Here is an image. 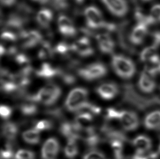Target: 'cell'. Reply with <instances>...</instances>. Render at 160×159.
<instances>
[{
    "label": "cell",
    "mask_w": 160,
    "mask_h": 159,
    "mask_svg": "<svg viewBox=\"0 0 160 159\" xmlns=\"http://www.w3.org/2000/svg\"><path fill=\"white\" fill-rule=\"evenodd\" d=\"M96 38L98 41V47L101 51L104 54L112 53L114 49V42L108 33L98 34Z\"/></svg>",
    "instance_id": "obj_15"
},
{
    "label": "cell",
    "mask_w": 160,
    "mask_h": 159,
    "mask_svg": "<svg viewBox=\"0 0 160 159\" xmlns=\"http://www.w3.org/2000/svg\"><path fill=\"white\" fill-rule=\"evenodd\" d=\"M35 1H38V0H35Z\"/></svg>",
    "instance_id": "obj_44"
},
{
    "label": "cell",
    "mask_w": 160,
    "mask_h": 159,
    "mask_svg": "<svg viewBox=\"0 0 160 159\" xmlns=\"http://www.w3.org/2000/svg\"><path fill=\"white\" fill-rule=\"evenodd\" d=\"M2 134L4 137L9 141L15 139L18 132V128L17 125L12 122L5 123L2 126Z\"/></svg>",
    "instance_id": "obj_22"
},
{
    "label": "cell",
    "mask_w": 160,
    "mask_h": 159,
    "mask_svg": "<svg viewBox=\"0 0 160 159\" xmlns=\"http://www.w3.org/2000/svg\"><path fill=\"white\" fill-rule=\"evenodd\" d=\"M52 12L50 9H42L36 16V20L40 26L43 28H47L52 19Z\"/></svg>",
    "instance_id": "obj_21"
},
{
    "label": "cell",
    "mask_w": 160,
    "mask_h": 159,
    "mask_svg": "<svg viewBox=\"0 0 160 159\" xmlns=\"http://www.w3.org/2000/svg\"><path fill=\"white\" fill-rule=\"evenodd\" d=\"M26 22L17 14H11L4 24L3 31L13 33L18 36L24 30L23 26Z\"/></svg>",
    "instance_id": "obj_10"
},
{
    "label": "cell",
    "mask_w": 160,
    "mask_h": 159,
    "mask_svg": "<svg viewBox=\"0 0 160 159\" xmlns=\"http://www.w3.org/2000/svg\"><path fill=\"white\" fill-rule=\"evenodd\" d=\"M152 37L153 39V44L158 47L160 46V31L154 32L152 34Z\"/></svg>",
    "instance_id": "obj_39"
},
{
    "label": "cell",
    "mask_w": 160,
    "mask_h": 159,
    "mask_svg": "<svg viewBox=\"0 0 160 159\" xmlns=\"http://www.w3.org/2000/svg\"><path fill=\"white\" fill-rule=\"evenodd\" d=\"M62 72L60 69L52 67L48 63H44L38 70L36 71L37 76L44 78H51L58 75Z\"/></svg>",
    "instance_id": "obj_18"
},
{
    "label": "cell",
    "mask_w": 160,
    "mask_h": 159,
    "mask_svg": "<svg viewBox=\"0 0 160 159\" xmlns=\"http://www.w3.org/2000/svg\"><path fill=\"white\" fill-rule=\"evenodd\" d=\"M145 128L149 130H154L160 127V111L150 112L145 117L144 119Z\"/></svg>",
    "instance_id": "obj_20"
},
{
    "label": "cell",
    "mask_w": 160,
    "mask_h": 159,
    "mask_svg": "<svg viewBox=\"0 0 160 159\" xmlns=\"http://www.w3.org/2000/svg\"><path fill=\"white\" fill-rule=\"evenodd\" d=\"M78 153V146L76 140H69L65 147V154L69 159H73Z\"/></svg>",
    "instance_id": "obj_26"
},
{
    "label": "cell",
    "mask_w": 160,
    "mask_h": 159,
    "mask_svg": "<svg viewBox=\"0 0 160 159\" xmlns=\"http://www.w3.org/2000/svg\"><path fill=\"white\" fill-rule=\"evenodd\" d=\"M12 112V110L10 107L6 105H1L0 108V113L2 118L4 119L9 118Z\"/></svg>",
    "instance_id": "obj_38"
},
{
    "label": "cell",
    "mask_w": 160,
    "mask_h": 159,
    "mask_svg": "<svg viewBox=\"0 0 160 159\" xmlns=\"http://www.w3.org/2000/svg\"><path fill=\"white\" fill-rule=\"evenodd\" d=\"M54 52L50 43L47 41H44L42 42L41 47L38 53V57L41 60L49 59L52 57Z\"/></svg>",
    "instance_id": "obj_24"
},
{
    "label": "cell",
    "mask_w": 160,
    "mask_h": 159,
    "mask_svg": "<svg viewBox=\"0 0 160 159\" xmlns=\"http://www.w3.org/2000/svg\"><path fill=\"white\" fill-rule=\"evenodd\" d=\"M15 159H35V154L32 151L20 149L15 154Z\"/></svg>",
    "instance_id": "obj_30"
},
{
    "label": "cell",
    "mask_w": 160,
    "mask_h": 159,
    "mask_svg": "<svg viewBox=\"0 0 160 159\" xmlns=\"http://www.w3.org/2000/svg\"><path fill=\"white\" fill-rule=\"evenodd\" d=\"M58 30L66 37L75 36L77 32L71 20L67 16L60 15L58 18Z\"/></svg>",
    "instance_id": "obj_12"
},
{
    "label": "cell",
    "mask_w": 160,
    "mask_h": 159,
    "mask_svg": "<svg viewBox=\"0 0 160 159\" xmlns=\"http://www.w3.org/2000/svg\"><path fill=\"white\" fill-rule=\"evenodd\" d=\"M22 113L25 116H33L38 111L37 106L33 102L24 103L20 107Z\"/></svg>",
    "instance_id": "obj_27"
},
{
    "label": "cell",
    "mask_w": 160,
    "mask_h": 159,
    "mask_svg": "<svg viewBox=\"0 0 160 159\" xmlns=\"http://www.w3.org/2000/svg\"><path fill=\"white\" fill-rule=\"evenodd\" d=\"M50 0H38L37 1L40 2L42 4H46L47 3H48Z\"/></svg>",
    "instance_id": "obj_41"
},
{
    "label": "cell",
    "mask_w": 160,
    "mask_h": 159,
    "mask_svg": "<svg viewBox=\"0 0 160 159\" xmlns=\"http://www.w3.org/2000/svg\"><path fill=\"white\" fill-rule=\"evenodd\" d=\"M93 116L89 113H80L75 119L74 124L80 130H85L92 128Z\"/></svg>",
    "instance_id": "obj_19"
},
{
    "label": "cell",
    "mask_w": 160,
    "mask_h": 159,
    "mask_svg": "<svg viewBox=\"0 0 160 159\" xmlns=\"http://www.w3.org/2000/svg\"><path fill=\"white\" fill-rule=\"evenodd\" d=\"M60 150V144L55 138H50L44 143L42 149L43 159H55Z\"/></svg>",
    "instance_id": "obj_11"
},
{
    "label": "cell",
    "mask_w": 160,
    "mask_h": 159,
    "mask_svg": "<svg viewBox=\"0 0 160 159\" xmlns=\"http://www.w3.org/2000/svg\"><path fill=\"white\" fill-rule=\"evenodd\" d=\"M158 47L155 45L145 47L141 51L140 54V60L144 62H148L154 56H156L157 54V49Z\"/></svg>",
    "instance_id": "obj_25"
},
{
    "label": "cell",
    "mask_w": 160,
    "mask_h": 159,
    "mask_svg": "<svg viewBox=\"0 0 160 159\" xmlns=\"http://www.w3.org/2000/svg\"><path fill=\"white\" fill-rule=\"evenodd\" d=\"M79 75L88 81H92L103 77L107 73L106 67L101 63H95L79 69Z\"/></svg>",
    "instance_id": "obj_5"
},
{
    "label": "cell",
    "mask_w": 160,
    "mask_h": 159,
    "mask_svg": "<svg viewBox=\"0 0 160 159\" xmlns=\"http://www.w3.org/2000/svg\"><path fill=\"white\" fill-rule=\"evenodd\" d=\"M88 92L84 88H76L71 90L67 97L65 107L71 112H79L87 103Z\"/></svg>",
    "instance_id": "obj_3"
},
{
    "label": "cell",
    "mask_w": 160,
    "mask_h": 159,
    "mask_svg": "<svg viewBox=\"0 0 160 159\" xmlns=\"http://www.w3.org/2000/svg\"><path fill=\"white\" fill-rule=\"evenodd\" d=\"M19 37L22 40V46L24 49L35 47L43 39V36L41 33L36 30L30 31L24 30Z\"/></svg>",
    "instance_id": "obj_7"
},
{
    "label": "cell",
    "mask_w": 160,
    "mask_h": 159,
    "mask_svg": "<svg viewBox=\"0 0 160 159\" xmlns=\"http://www.w3.org/2000/svg\"><path fill=\"white\" fill-rule=\"evenodd\" d=\"M150 18L152 20V24L160 22V4H154L150 9Z\"/></svg>",
    "instance_id": "obj_28"
},
{
    "label": "cell",
    "mask_w": 160,
    "mask_h": 159,
    "mask_svg": "<svg viewBox=\"0 0 160 159\" xmlns=\"http://www.w3.org/2000/svg\"><path fill=\"white\" fill-rule=\"evenodd\" d=\"M84 159H108L100 151H91L84 156Z\"/></svg>",
    "instance_id": "obj_33"
},
{
    "label": "cell",
    "mask_w": 160,
    "mask_h": 159,
    "mask_svg": "<svg viewBox=\"0 0 160 159\" xmlns=\"http://www.w3.org/2000/svg\"><path fill=\"white\" fill-rule=\"evenodd\" d=\"M18 36L13 33L3 31L1 35V38L3 41L11 43V42H15L18 39Z\"/></svg>",
    "instance_id": "obj_35"
},
{
    "label": "cell",
    "mask_w": 160,
    "mask_h": 159,
    "mask_svg": "<svg viewBox=\"0 0 160 159\" xmlns=\"http://www.w3.org/2000/svg\"><path fill=\"white\" fill-rule=\"evenodd\" d=\"M148 26L138 23L132 29L129 37L130 41L133 45H141L147 36Z\"/></svg>",
    "instance_id": "obj_13"
},
{
    "label": "cell",
    "mask_w": 160,
    "mask_h": 159,
    "mask_svg": "<svg viewBox=\"0 0 160 159\" xmlns=\"http://www.w3.org/2000/svg\"><path fill=\"white\" fill-rule=\"evenodd\" d=\"M112 69L119 77L129 79L134 76L136 65L132 60L121 55H114L112 58Z\"/></svg>",
    "instance_id": "obj_2"
},
{
    "label": "cell",
    "mask_w": 160,
    "mask_h": 159,
    "mask_svg": "<svg viewBox=\"0 0 160 159\" xmlns=\"http://www.w3.org/2000/svg\"><path fill=\"white\" fill-rule=\"evenodd\" d=\"M13 151L12 146L9 142L5 144L4 148L1 151V159H11L13 157Z\"/></svg>",
    "instance_id": "obj_29"
},
{
    "label": "cell",
    "mask_w": 160,
    "mask_h": 159,
    "mask_svg": "<svg viewBox=\"0 0 160 159\" xmlns=\"http://www.w3.org/2000/svg\"><path fill=\"white\" fill-rule=\"evenodd\" d=\"M142 1L143 2H149V1H151L152 0H142Z\"/></svg>",
    "instance_id": "obj_42"
},
{
    "label": "cell",
    "mask_w": 160,
    "mask_h": 159,
    "mask_svg": "<svg viewBox=\"0 0 160 159\" xmlns=\"http://www.w3.org/2000/svg\"><path fill=\"white\" fill-rule=\"evenodd\" d=\"M108 10L118 17H122L128 13V6L126 0H102Z\"/></svg>",
    "instance_id": "obj_8"
},
{
    "label": "cell",
    "mask_w": 160,
    "mask_h": 159,
    "mask_svg": "<svg viewBox=\"0 0 160 159\" xmlns=\"http://www.w3.org/2000/svg\"><path fill=\"white\" fill-rule=\"evenodd\" d=\"M15 60L18 64L21 65H24V67L30 65V59L25 54H17L15 56Z\"/></svg>",
    "instance_id": "obj_34"
},
{
    "label": "cell",
    "mask_w": 160,
    "mask_h": 159,
    "mask_svg": "<svg viewBox=\"0 0 160 159\" xmlns=\"http://www.w3.org/2000/svg\"><path fill=\"white\" fill-rule=\"evenodd\" d=\"M106 119L107 120H113L119 118L120 111H117L114 108H109L107 110Z\"/></svg>",
    "instance_id": "obj_37"
},
{
    "label": "cell",
    "mask_w": 160,
    "mask_h": 159,
    "mask_svg": "<svg viewBox=\"0 0 160 159\" xmlns=\"http://www.w3.org/2000/svg\"><path fill=\"white\" fill-rule=\"evenodd\" d=\"M53 127L52 123L48 120H42L39 121L35 124V129L37 131H43L45 130H49Z\"/></svg>",
    "instance_id": "obj_31"
},
{
    "label": "cell",
    "mask_w": 160,
    "mask_h": 159,
    "mask_svg": "<svg viewBox=\"0 0 160 159\" xmlns=\"http://www.w3.org/2000/svg\"><path fill=\"white\" fill-rule=\"evenodd\" d=\"M119 121L123 129L127 131H133L139 127L138 117L136 113L132 111H120Z\"/></svg>",
    "instance_id": "obj_6"
},
{
    "label": "cell",
    "mask_w": 160,
    "mask_h": 159,
    "mask_svg": "<svg viewBox=\"0 0 160 159\" xmlns=\"http://www.w3.org/2000/svg\"><path fill=\"white\" fill-rule=\"evenodd\" d=\"M87 26L91 29H103L106 25L101 12L96 7L91 6L87 7L84 11Z\"/></svg>",
    "instance_id": "obj_4"
},
{
    "label": "cell",
    "mask_w": 160,
    "mask_h": 159,
    "mask_svg": "<svg viewBox=\"0 0 160 159\" xmlns=\"http://www.w3.org/2000/svg\"><path fill=\"white\" fill-rule=\"evenodd\" d=\"M96 89L100 97L105 100L112 99L117 96L119 92V89L117 84L111 82L102 84Z\"/></svg>",
    "instance_id": "obj_14"
},
{
    "label": "cell",
    "mask_w": 160,
    "mask_h": 159,
    "mask_svg": "<svg viewBox=\"0 0 160 159\" xmlns=\"http://www.w3.org/2000/svg\"><path fill=\"white\" fill-rule=\"evenodd\" d=\"M156 83L152 77L145 71L141 73L138 80V87L142 92L147 93H152L156 88Z\"/></svg>",
    "instance_id": "obj_16"
},
{
    "label": "cell",
    "mask_w": 160,
    "mask_h": 159,
    "mask_svg": "<svg viewBox=\"0 0 160 159\" xmlns=\"http://www.w3.org/2000/svg\"><path fill=\"white\" fill-rule=\"evenodd\" d=\"M62 78L63 82L67 85H72L75 83L76 79L74 76L70 74H65L62 71L60 75Z\"/></svg>",
    "instance_id": "obj_36"
},
{
    "label": "cell",
    "mask_w": 160,
    "mask_h": 159,
    "mask_svg": "<svg viewBox=\"0 0 160 159\" xmlns=\"http://www.w3.org/2000/svg\"></svg>",
    "instance_id": "obj_43"
},
{
    "label": "cell",
    "mask_w": 160,
    "mask_h": 159,
    "mask_svg": "<svg viewBox=\"0 0 160 159\" xmlns=\"http://www.w3.org/2000/svg\"><path fill=\"white\" fill-rule=\"evenodd\" d=\"M61 94L60 88L56 84H49L42 88L35 95H28L27 99L31 102H39L46 105H52Z\"/></svg>",
    "instance_id": "obj_1"
},
{
    "label": "cell",
    "mask_w": 160,
    "mask_h": 159,
    "mask_svg": "<svg viewBox=\"0 0 160 159\" xmlns=\"http://www.w3.org/2000/svg\"><path fill=\"white\" fill-rule=\"evenodd\" d=\"M54 50V52L58 54L66 55L68 53V52L71 50V45L67 44V43L65 42H61L56 45Z\"/></svg>",
    "instance_id": "obj_32"
},
{
    "label": "cell",
    "mask_w": 160,
    "mask_h": 159,
    "mask_svg": "<svg viewBox=\"0 0 160 159\" xmlns=\"http://www.w3.org/2000/svg\"><path fill=\"white\" fill-rule=\"evenodd\" d=\"M22 138L25 142L31 144H38L40 141L39 132L36 129H31L24 131Z\"/></svg>",
    "instance_id": "obj_23"
},
{
    "label": "cell",
    "mask_w": 160,
    "mask_h": 159,
    "mask_svg": "<svg viewBox=\"0 0 160 159\" xmlns=\"http://www.w3.org/2000/svg\"><path fill=\"white\" fill-rule=\"evenodd\" d=\"M2 4L6 6H11L15 2V0H1Z\"/></svg>",
    "instance_id": "obj_40"
},
{
    "label": "cell",
    "mask_w": 160,
    "mask_h": 159,
    "mask_svg": "<svg viewBox=\"0 0 160 159\" xmlns=\"http://www.w3.org/2000/svg\"><path fill=\"white\" fill-rule=\"evenodd\" d=\"M132 143L138 153H144L150 150L152 147V141L149 137L145 135L137 136Z\"/></svg>",
    "instance_id": "obj_17"
},
{
    "label": "cell",
    "mask_w": 160,
    "mask_h": 159,
    "mask_svg": "<svg viewBox=\"0 0 160 159\" xmlns=\"http://www.w3.org/2000/svg\"><path fill=\"white\" fill-rule=\"evenodd\" d=\"M71 50L82 57L91 56L94 53V50L91 46L88 37L87 36L82 37L74 42L71 45Z\"/></svg>",
    "instance_id": "obj_9"
}]
</instances>
